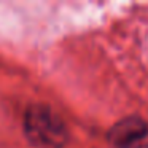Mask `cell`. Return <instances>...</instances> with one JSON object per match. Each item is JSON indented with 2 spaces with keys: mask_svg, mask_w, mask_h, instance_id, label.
<instances>
[{
  "mask_svg": "<svg viewBox=\"0 0 148 148\" xmlns=\"http://www.w3.org/2000/svg\"><path fill=\"white\" fill-rule=\"evenodd\" d=\"M24 132L32 143L43 148H62L69 140L67 124L45 103H34L27 108Z\"/></svg>",
  "mask_w": 148,
  "mask_h": 148,
  "instance_id": "obj_1",
  "label": "cell"
},
{
  "mask_svg": "<svg viewBox=\"0 0 148 148\" xmlns=\"http://www.w3.org/2000/svg\"><path fill=\"white\" fill-rule=\"evenodd\" d=\"M148 137V123L140 116H126L110 127L107 138L115 148H135Z\"/></svg>",
  "mask_w": 148,
  "mask_h": 148,
  "instance_id": "obj_2",
  "label": "cell"
}]
</instances>
